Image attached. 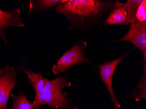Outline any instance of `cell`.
Instances as JSON below:
<instances>
[{
  "label": "cell",
  "mask_w": 146,
  "mask_h": 109,
  "mask_svg": "<svg viewBox=\"0 0 146 109\" xmlns=\"http://www.w3.org/2000/svg\"><path fill=\"white\" fill-rule=\"evenodd\" d=\"M143 0H128L124 3L127 10V18L125 22L121 24V26H125L135 22L137 20V11L140 4Z\"/></svg>",
  "instance_id": "11"
},
{
  "label": "cell",
  "mask_w": 146,
  "mask_h": 109,
  "mask_svg": "<svg viewBox=\"0 0 146 109\" xmlns=\"http://www.w3.org/2000/svg\"><path fill=\"white\" fill-rule=\"evenodd\" d=\"M143 69L144 71L143 74L132 94L136 101L145 100L146 98V68Z\"/></svg>",
  "instance_id": "13"
},
{
  "label": "cell",
  "mask_w": 146,
  "mask_h": 109,
  "mask_svg": "<svg viewBox=\"0 0 146 109\" xmlns=\"http://www.w3.org/2000/svg\"><path fill=\"white\" fill-rule=\"evenodd\" d=\"M71 85V83L62 76L54 80H49L43 91L35 96L33 102L34 109H40L43 105L54 109H78L71 106L68 93L62 91V89Z\"/></svg>",
  "instance_id": "2"
},
{
  "label": "cell",
  "mask_w": 146,
  "mask_h": 109,
  "mask_svg": "<svg viewBox=\"0 0 146 109\" xmlns=\"http://www.w3.org/2000/svg\"><path fill=\"white\" fill-rule=\"evenodd\" d=\"M127 53H126L123 56L114 60L106 62L99 65L101 79L110 93L111 101L113 104L115 109H120V105L118 103L113 89L112 77L116 67L124 59L125 57L127 56Z\"/></svg>",
  "instance_id": "6"
},
{
  "label": "cell",
  "mask_w": 146,
  "mask_h": 109,
  "mask_svg": "<svg viewBox=\"0 0 146 109\" xmlns=\"http://www.w3.org/2000/svg\"><path fill=\"white\" fill-rule=\"evenodd\" d=\"M137 20L143 22L146 21V1L143 0L142 2L140 4L137 11Z\"/></svg>",
  "instance_id": "14"
},
{
  "label": "cell",
  "mask_w": 146,
  "mask_h": 109,
  "mask_svg": "<svg viewBox=\"0 0 146 109\" xmlns=\"http://www.w3.org/2000/svg\"><path fill=\"white\" fill-rule=\"evenodd\" d=\"M21 10L15 9L9 11H3L0 9V36L6 46L8 45V40L6 36V32L10 27H23L25 24L21 17Z\"/></svg>",
  "instance_id": "7"
},
{
  "label": "cell",
  "mask_w": 146,
  "mask_h": 109,
  "mask_svg": "<svg viewBox=\"0 0 146 109\" xmlns=\"http://www.w3.org/2000/svg\"><path fill=\"white\" fill-rule=\"evenodd\" d=\"M10 96L12 106L10 109H34L33 103L27 100L23 91H18L17 94L11 93Z\"/></svg>",
  "instance_id": "12"
},
{
  "label": "cell",
  "mask_w": 146,
  "mask_h": 109,
  "mask_svg": "<svg viewBox=\"0 0 146 109\" xmlns=\"http://www.w3.org/2000/svg\"><path fill=\"white\" fill-rule=\"evenodd\" d=\"M87 46L85 41H79L62 55L52 67L54 74L62 73L68 70L70 67L78 64L90 63L89 60L84 54V50Z\"/></svg>",
  "instance_id": "3"
},
{
  "label": "cell",
  "mask_w": 146,
  "mask_h": 109,
  "mask_svg": "<svg viewBox=\"0 0 146 109\" xmlns=\"http://www.w3.org/2000/svg\"><path fill=\"white\" fill-rule=\"evenodd\" d=\"M127 12L124 3L122 5L111 11L104 22L105 26L111 24H122L127 18Z\"/></svg>",
  "instance_id": "9"
},
{
  "label": "cell",
  "mask_w": 146,
  "mask_h": 109,
  "mask_svg": "<svg viewBox=\"0 0 146 109\" xmlns=\"http://www.w3.org/2000/svg\"><path fill=\"white\" fill-rule=\"evenodd\" d=\"M129 41L143 53L144 65H146V21H137L130 24L129 29L124 36L113 42Z\"/></svg>",
  "instance_id": "5"
},
{
  "label": "cell",
  "mask_w": 146,
  "mask_h": 109,
  "mask_svg": "<svg viewBox=\"0 0 146 109\" xmlns=\"http://www.w3.org/2000/svg\"><path fill=\"white\" fill-rule=\"evenodd\" d=\"M17 69L23 72L27 76L29 83L35 90V96L43 91L49 80L44 77L41 73H34L24 67H18Z\"/></svg>",
  "instance_id": "8"
},
{
  "label": "cell",
  "mask_w": 146,
  "mask_h": 109,
  "mask_svg": "<svg viewBox=\"0 0 146 109\" xmlns=\"http://www.w3.org/2000/svg\"><path fill=\"white\" fill-rule=\"evenodd\" d=\"M60 1V0H30L29 11L38 13L54 9L55 10Z\"/></svg>",
  "instance_id": "10"
},
{
  "label": "cell",
  "mask_w": 146,
  "mask_h": 109,
  "mask_svg": "<svg viewBox=\"0 0 146 109\" xmlns=\"http://www.w3.org/2000/svg\"><path fill=\"white\" fill-rule=\"evenodd\" d=\"M123 4L119 1L60 0L54 11L67 18L70 30L88 32L102 22L111 10Z\"/></svg>",
  "instance_id": "1"
},
{
  "label": "cell",
  "mask_w": 146,
  "mask_h": 109,
  "mask_svg": "<svg viewBox=\"0 0 146 109\" xmlns=\"http://www.w3.org/2000/svg\"><path fill=\"white\" fill-rule=\"evenodd\" d=\"M17 83V73L13 66L8 65L0 68V109H9V96Z\"/></svg>",
  "instance_id": "4"
}]
</instances>
